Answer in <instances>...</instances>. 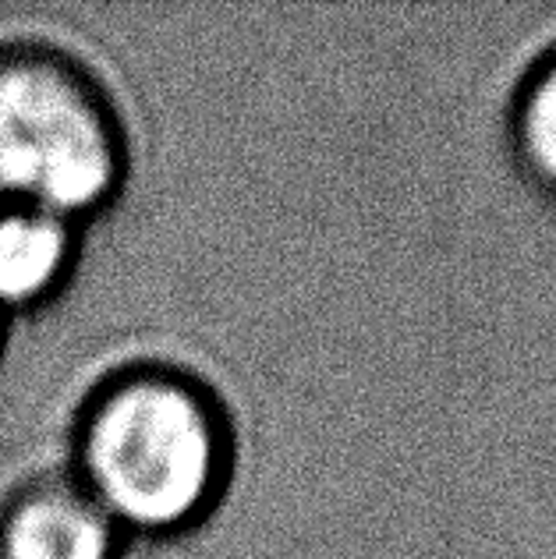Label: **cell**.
<instances>
[{"instance_id":"cell-1","label":"cell","mask_w":556,"mask_h":559,"mask_svg":"<svg viewBox=\"0 0 556 559\" xmlns=\"http://www.w3.org/2000/svg\"><path fill=\"white\" fill-rule=\"evenodd\" d=\"M234 453L230 411L206 379L181 365L131 361L82 396L68 475L125 538L164 542L221 507Z\"/></svg>"},{"instance_id":"cell-2","label":"cell","mask_w":556,"mask_h":559,"mask_svg":"<svg viewBox=\"0 0 556 559\" xmlns=\"http://www.w3.org/2000/svg\"><path fill=\"white\" fill-rule=\"evenodd\" d=\"M125 117L107 85L54 43H0V202L85 227L125 191Z\"/></svg>"},{"instance_id":"cell-3","label":"cell","mask_w":556,"mask_h":559,"mask_svg":"<svg viewBox=\"0 0 556 559\" xmlns=\"http://www.w3.org/2000/svg\"><path fill=\"white\" fill-rule=\"evenodd\" d=\"M125 535L64 475L25 481L0 507V559H117Z\"/></svg>"},{"instance_id":"cell-4","label":"cell","mask_w":556,"mask_h":559,"mask_svg":"<svg viewBox=\"0 0 556 559\" xmlns=\"http://www.w3.org/2000/svg\"><path fill=\"white\" fill-rule=\"evenodd\" d=\"M82 227L50 210L0 202V319L36 312L75 273Z\"/></svg>"},{"instance_id":"cell-5","label":"cell","mask_w":556,"mask_h":559,"mask_svg":"<svg viewBox=\"0 0 556 559\" xmlns=\"http://www.w3.org/2000/svg\"><path fill=\"white\" fill-rule=\"evenodd\" d=\"M510 131L529 178L556 191V47L529 71L518 90Z\"/></svg>"},{"instance_id":"cell-6","label":"cell","mask_w":556,"mask_h":559,"mask_svg":"<svg viewBox=\"0 0 556 559\" xmlns=\"http://www.w3.org/2000/svg\"><path fill=\"white\" fill-rule=\"evenodd\" d=\"M0 344H4V319H0Z\"/></svg>"}]
</instances>
